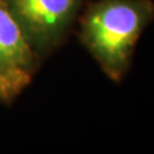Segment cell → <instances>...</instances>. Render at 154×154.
I'll return each mask as SVG.
<instances>
[{"label": "cell", "instance_id": "277c9868", "mask_svg": "<svg viewBox=\"0 0 154 154\" xmlns=\"http://www.w3.org/2000/svg\"><path fill=\"white\" fill-rule=\"evenodd\" d=\"M17 93L15 89L11 87L8 82L2 80L0 78V100H11L14 96H16Z\"/></svg>", "mask_w": 154, "mask_h": 154}, {"label": "cell", "instance_id": "3957f363", "mask_svg": "<svg viewBox=\"0 0 154 154\" xmlns=\"http://www.w3.org/2000/svg\"><path fill=\"white\" fill-rule=\"evenodd\" d=\"M35 63V53L0 0V78L18 94L30 81Z\"/></svg>", "mask_w": 154, "mask_h": 154}, {"label": "cell", "instance_id": "7a4b0ae2", "mask_svg": "<svg viewBox=\"0 0 154 154\" xmlns=\"http://www.w3.org/2000/svg\"><path fill=\"white\" fill-rule=\"evenodd\" d=\"M35 55H46L65 39L82 0H2Z\"/></svg>", "mask_w": 154, "mask_h": 154}, {"label": "cell", "instance_id": "6da1fadb", "mask_svg": "<svg viewBox=\"0 0 154 154\" xmlns=\"http://www.w3.org/2000/svg\"><path fill=\"white\" fill-rule=\"evenodd\" d=\"M154 20L152 0H97L81 18L80 41L113 81L131 65L138 40Z\"/></svg>", "mask_w": 154, "mask_h": 154}]
</instances>
